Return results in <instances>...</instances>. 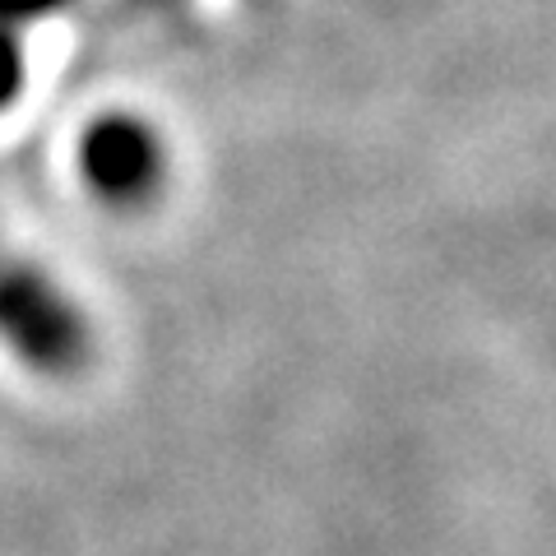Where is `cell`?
<instances>
[{
  "label": "cell",
  "mask_w": 556,
  "mask_h": 556,
  "mask_svg": "<svg viewBox=\"0 0 556 556\" xmlns=\"http://www.w3.org/2000/svg\"><path fill=\"white\" fill-rule=\"evenodd\" d=\"M0 348L33 376L70 380L93 357L84 302L38 260L0 247Z\"/></svg>",
  "instance_id": "obj_1"
},
{
  "label": "cell",
  "mask_w": 556,
  "mask_h": 556,
  "mask_svg": "<svg viewBox=\"0 0 556 556\" xmlns=\"http://www.w3.org/2000/svg\"><path fill=\"white\" fill-rule=\"evenodd\" d=\"M75 172L84 190L108 208H139L167 181V144L144 116L102 112L79 130Z\"/></svg>",
  "instance_id": "obj_2"
},
{
  "label": "cell",
  "mask_w": 556,
  "mask_h": 556,
  "mask_svg": "<svg viewBox=\"0 0 556 556\" xmlns=\"http://www.w3.org/2000/svg\"><path fill=\"white\" fill-rule=\"evenodd\" d=\"M75 0H0V116L28 89V33L65 14Z\"/></svg>",
  "instance_id": "obj_3"
}]
</instances>
